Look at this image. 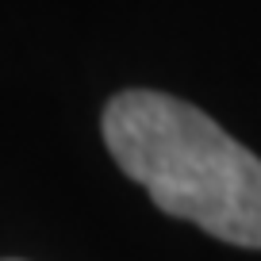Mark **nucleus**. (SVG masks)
<instances>
[{"mask_svg": "<svg viewBox=\"0 0 261 261\" xmlns=\"http://www.w3.org/2000/svg\"><path fill=\"white\" fill-rule=\"evenodd\" d=\"M104 142L162 212L261 250V158L200 108L165 92H119L104 108Z\"/></svg>", "mask_w": 261, "mask_h": 261, "instance_id": "f257e3e1", "label": "nucleus"}]
</instances>
